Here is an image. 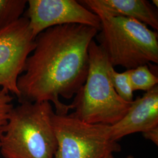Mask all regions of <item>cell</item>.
Instances as JSON below:
<instances>
[{
    "mask_svg": "<svg viewBox=\"0 0 158 158\" xmlns=\"http://www.w3.org/2000/svg\"><path fill=\"white\" fill-rule=\"evenodd\" d=\"M98 30L70 24L47 29L35 38V47L18 80L19 102L53 103L55 113L68 114L71 99L85 84L89 68V48Z\"/></svg>",
    "mask_w": 158,
    "mask_h": 158,
    "instance_id": "1",
    "label": "cell"
},
{
    "mask_svg": "<svg viewBox=\"0 0 158 158\" xmlns=\"http://www.w3.org/2000/svg\"><path fill=\"white\" fill-rule=\"evenodd\" d=\"M51 102H20L14 107L0 143L4 158H55L57 142Z\"/></svg>",
    "mask_w": 158,
    "mask_h": 158,
    "instance_id": "2",
    "label": "cell"
},
{
    "mask_svg": "<svg viewBox=\"0 0 158 158\" xmlns=\"http://www.w3.org/2000/svg\"><path fill=\"white\" fill-rule=\"evenodd\" d=\"M89 68L85 84L70 104L72 114L89 124L111 126L127 113L132 102H125L114 90L109 76L112 65L94 40L89 48Z\"/></svg>",
    "mask_w": 158,
    "mask_h": 158,
    "instance_id": "3",
    "label": "cell"
},
{
    "mask_svg": "<svg viewBox=\"0 0 158 158\" xmlns=\"http://www.w3.org/2000/svg\"><path fill=\"white\" fill-rule=\"evenodd\" d=\"M100 18V33L96 35L113 67L127 70L158 63V36L156 31L135 19L93 12Z\"/></svg>",
    "mask_w": 158,
    "mask_h": 158,
    "instance_id": "4",
    "label": "cell"
},
{
    "mask_svg": "<svg viewBox=\"0 0 158 158\" xmlns=\"http://www.w3.org/2000/svg\"><path fill=\"white\" fill-rule=\"evenodd\" d=\"M56 136L55 158H102L121 151V147L110 136V125L85 123L72 114H52Z\"/></svg>",
    "mask_w": 158,
    "mask_h": 158,
    "instance_id": "5",
    "label": "cell"
},
{
    "mask_svg": "<svg viewBox=\"0 0 158 158\" xmlns=\"http://www.w3.org/2000/svg\"><path fill=\"white\" fill-rule=\"evenodd\" d=\"M35 37L24 16L0 29V87L18 98V80L35 47Z\"/></svg>",
    "mask_w": 158,
    "mask_h": 158,
    "instance_id": "6",
    "label": "cell"
},
{
    "mask_svg": "<svg viewBox=\"0 0 158 158\" xmlns=\"http://www.w3.org/2000/svg\"><path fill=\"white\" fill-rule=\"evenodd\" d=\"M24 17L36 38L53 27L78 24L91 27L100 31L101 21L96 14L75 0H29Z\"/></svg>",
    "mask_w": 158,
    "mask_h": 158,
    "instance_id": "7",
    "label": "cell"
},
{
    "mask_svg": "<svg viewBox=\"0 0 158 158\" xmlns=\"http://www.w3.org/2000/svg\"><path fill=\"white\" fill-rule=\"evenodd\" d=\"M158 127V85L134 100L128 111L116 124L110 126L113 141L136 132L144 133Z\"/></svg>",
    "mask_w": 158,
    "mask_h": 158,
    "instance_id": "8",
    "label": "cell"
},
{
    "mask_svg": "<svg viewBox=\"0 0 158 158\" xmlns=\"http://www.w3.org/2000/svg\"><path fill=\"white\" fill-rule=\"evenodd\" d=\"M91 11L127 17L158 30L157 8L146 0H83L79 1Z\"/></svg>",
    "mask_w": 158,
    "mask_h": 158,
    "instance_id": "9",
    "label": "cell"
},
{
    "mask_svg": "<svg viewBox=\"0 0 158 158\" xmlns=\"http://www.w3.org/2000/svg\"><path fill=\"white\" fill-rule=\"evenodd\" d=\"M127 70L134 91L142 90L147 92L158 85V77L150 70L147 64Z\"/></svg>",
    "mask_w": 158,
    "mask_h": 158,
    "instance_id": "10",
    "label": "cell"
},
{
    "mask_svg": "<svg viewBox=\"0 0 158 158\" xmlns=\"http://www.w3.org/2000/svg\"><path fill=\"white\" fill-rule=\"evenodd\" d=\"M28 1L0 0V29L23 17Z\"/></svg>",
    "mask_w": 158,
    "mask_h": 158,
    "instance_id": "11",
    "label": "cell"
},
{
    "mask_svg": "<svg viewBox=\"0 0 158 158\" xmlns=\"http://www.w3.org/2000/svg\"><path fill=\"white\" fill-rule=\"evenodd\" d=\"M109 76L114 90L125 102L134 101V90L130 81L128 71L119 73L111 65L108 70Z\"/></svg>",
    "mask_w": 158,
    "mask_h": 158,
    "instance_id": "12",
    "label": "cell"
},
{
    "mask_svg": "<svg viewBox=\"0 0 158 158\" xmlns=\"http://www.w3.org/2000/svg\"><path fill=\"white\" fill-rule=\"evenodd\" d=\"M13 97L6 91L0 89V143L14 105Z\"/></svg>",
    "mask_w": 158,
    "mask_h": 158,
    "instance_id": "13",
    "label": "cell"
},
{
    "mask_svg": "<svg viewBox=\"0 0 158 158\" xmlns=\"http://www.w3.org/2000/svg\"><path fill=\"white\" fill-rule=\"evenodd\" d=\"M143 135L145 139L153 142L156 145H158V127L152 130H149L144 133Z\"/></svg>",
    "mask_w": 158,
    "mask_h": 158,
    "instance_id": "14",
    "label": "cell"
},
{
    "mask_svg": "<svg viewBox=\"0 0 158 158\" xmlns=\"http://www.w3.org/2000/svg\"><path fill=\"white\" fill-rule=\"evenodd\" d=\"M115 158L114 156H113V153H110V154H108L107 155H106V156H105L104 158ZM134 158L132 155H129V156H127V157H125V158Z\"/></svg>",
    "mask_w": 158,
    "mask_h": 158,
    "instance_id": "15",
    "label": "cell"
},
{
    "mask_svg": "<svg viewBox=\"0 0 158 158\" xmlns=\"http://www.w3.org/2000/svg\"><path fill=\"white\" fill-rule=\"evenodd\" d=\"M152 4L153 6H155L156 8H158V0H153V1H152Z\"/></svg>",
    "mask_w": 158,
    "mask_h": 158,
    "instance_id": "16",
    "label": "cell"
}]
</instances>
